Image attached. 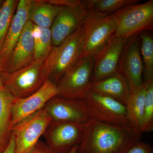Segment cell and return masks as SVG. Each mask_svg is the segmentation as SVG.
Returning <instances> with one entry per match:
<instances>
[{
  "mask_svg": "<svg viewBox=\"0 0 153 153\" xmlns=\"http://www.w3.org/2000/svg\"><path fill=\"white\" fill-rule=\"evenodd\" d=\"M141 137L142 134L131 127L109 124L91 117L84 124L76 153H126Z\"/></svg>",
  "mask_w": 153,
  "mask_h": 153,
  "instance_id": "obj_1",
  "label": "cell"
},
{
  "mask_svg": "<svg viewBox=\"0 0 153 153\" xmlns=\"http://www.w3.org/2000/svg\"><path fill=\"white\" fill-rule=\"evenodd\" d=\"M84 36L82 24L61 44L53 46L45 60L48 79L57 84L66 71L79 60Z\"/></svg>",
  "mask_w": 153,
  "mask_h": 153,
  "instance_id": "obj_2",
  "label": "cell"
},
{
  "mask_svg": "<svg viewBox=\"0 0 153 153\" xmlns=\"http://www.w3.org/2000/svg\"><path fill=\"white\" fill-rule=\"evenodd\" d=\"M45 59L33 60L28 66L13 72L2 73L4 86L15 98L27 97L44 85L49 76Z\"/></svg>",
  "mask_w": 153,
  "mask_h": 153,
  "instance_id": "obj_3",
  "label": "cell"
},
{
  "mask_svg": "<svg viewBox=\"0 0 153 153\" xmlns=\"http://www.w3.org/2000/svg\"><path fill=\"white\" fill-rule=\"evenodd\" d=\"M116 28L111 37L126 41L153 28V0L124 7L114 13Z\"/></svg>",
  "mask_w": 153,
  "mask_h": 153,
  "instance_id": "obj_4",
  "label": "cell"
},
{
  "mask_svg": "<svg viewBox=\"0 0 153 153\" xmlns=\"http://www.w3.org/2000/svg\"><path fill=\"white\" fill-rule=\"evenodd\" d=\"M83 25L84 39L79 59L94 58L115 31L116 23L114 15L100 13L91 9Z\"/></svg>",
  "mask_w": 153,
  "mask_h": 153,
  "instance_id": "obj_5",
  "label": "cell"
},
{
  "mask_svg": "<svg viewBox=\"0 0 153 153\" xmlns=\"http://www.w3.org/2000/svg\"><path fill=\"white\" fill-rule=\"evenodd\" d=\"M94 58H81L66 71L57 85L56 96L82 99L90 90Z\"/></svg>",
  "mask_w": 153,
  "mask_h": 153,
  "instance_id": "obj_6",
  "label": "cell"
},
{
  "mask_svg": "<svg viewBox=\"0 0 153 153\" xmlns=\"http://www.w3.org/2000/svg\"><path fill=\"white\" fill-rule=\"evenodd\" d=\"M52 119L44 108L25 118L11 127L16 153H29L44 134Z\"/></svg>",
  "mask_w": 153,
  "mask_h": 153,
  "instance_id": "obj_7",
  "label": "cell"
},
{
  "mask_svg": "<svg viewBox=\"0 0 153 153\" xmlns=\"http://www.w3.org/2000/svg\"><path fill=\"white\" fill-rule=\"evenodd\" d=\"M82 100L92 117L109 124L131 127L128 120L126 105L120 102L91 90Z\"/></svg>",
  "mask_w": 153,
  "mask_h": 153,
  "instance_id": "obj_8",
  "label": "cell"
},
{
  "mask_svg": "<svg viewBox=\"0 0 153 153\" xmlns=\"http://www.w3.org/2000/svg\"><path fill=\"white\" fill-rule=\"evenodd\" d=\"M84 127V124L52 120L43 136L53 152L68 153L81 143Z\"/></svg>",
  "mask_w": 153,
  "mask_h": 153,
  "instance_id": "obj_9",
  "label": "cell"
},
{
  "mask_svg": "<svg viewBox=\"0 0 153 153\" xmlns=\"http://www.w3.org/2000/svg\"><path fill=\"white\" fill-rule=\"evenodd\" d=\"M91 9L89 0L62 7L50 28L52 46L59 45L81 26Z\"/></svg>",
  "mask_w": 153,
  "mask_h": 153,
  "instance_id": "obj_10",
  "label": "cell"
},
{
  "mask_svg": "<svg viewBox=\"0 0 153 153\" xmlns=\"http://www.w3.org/2000/svg\"><path fill=\"white\" fill-rule=\"evenodd\" d=\"M137 36L126 41L118 66V71L125 78L131 93L139 90L144 84L143 66Z\"/></svg>",
  "mask_w": 153,
  "mask_h": 153,
  "instance_id": "obj_11",
  "label": "cell"
},
{
  "mask_svg": "<svg viewBox=\"0 0 153 153\" xmlns=\"http://www.w3.org/2000/svg\"><path fill=\"white\" fill-rule=\"evenodd\" d=\"M125 41L111 37L94 57L91 82L105 79L118 72V66Z\"/></svg>",
  "mask_w": 153,
  "mask_h": 153,
  "instance_id": "obj_12",
  "label": "cell"
},
{
  "mask_svg": "<svg viewBox=\"0 0 153 153\" xmlns=\"http://www.w3.org/2000/svg\"><path fill=\"white\" fill-rule=\"evenodd\" d=\"M52 120L86 123L92 117L82 99L52 97L44 106Z\"/></svg>",
  "mask_w": 153,
  "mask_h": 153,
  "instance_id": "obj_13",
  "label": "cell"
},
{
  "mask_svg": "<svg viewBox=\"0 0 153 153\" xmlns=\"http://www.w3.org/2000/svg\"><path fill=\"white\" fill-rule=\"evenodd\" d=\"M57 85L47 79L44 85L32 95L15 98L12 107L11 128L20 120L37 112L57 94Z\"/></svg>",
  "mask_w": 153,
  "mask_h": 153,
  "instance_id": "obj_14",
  "label": "cell"
},
{
  "mask_svg": "<svg viewBox=\"0 0 153 153\" xmlns=\"http://www.w3.org/2000/svg\"><path fill=\"white\" fill-rule=\"evenodd\" d=\"M31 0H20L4 41L0 49V67L2 72L7 69L12 52L19 41L26 23L29 21Z\"/></svg>",
  "mask_w": 153,
  "mask_h": 153,
  "instance_id": "obj_15",
  "label": "cell"
},
{
  "mask_svg": "<svg viewBox=\"0 0 153 153\" xmlns=\"http://www.w3.org/2000/svg\"><path fill=\"white\" fill-rule=\"evenodd\" d=\"M33 24L26 23L19 41L14 48L5 72L10 73L26 67L34 60V42Z\"/></svg>",
  "mask_w": 153,
  "mask_h": 153,
  "instance_id": "obj_16",
  "label": "cell"
},
{
  "mask_svg": "<svg viewBox=\"0 0 153 153\" xmlns=\"http://www.w3.org/2000/svg\"><path fill=\"white\" fill-rule=\"evenodd\" d=\"M90 90L108 96L125 105L131 94L125 78L118 71L105 79L91 82Z\"/></svg>",
  "mask_w": 153,
  "mask_h": 153,
  "instance_id": "obj_17",
  "label": "cell"
},
{
  "mask_svg": "<svg viewBox=\"0 0 153 153\" xmlns=\"http://www.w3.org/2000/svg\"><path fill=\"white\" fill-rule=\"evenodd\" d=\"M62 7L50 4L48 0H31L29 20L38 27L50 29Z\"/></svg>",
  "mask_w": 153,
  "mask_h": 153,
  "instance_id": "obj_18",
  "label": "cell"
},
{
  "mask_svg": "<svg viewBox=\"0 0 153 153\" xmlns=\"http://www.w3.org/2000/svg\"><path fill=\"white\" fill-rule=\"evenodd\" d=\"M148 85L144 83L140 89L131 93L125 104L127 118L130 124L133 128L140 133L142 125L146 91Z\"/></svg>",
  "mask_w": 153,
  "mask_h": 153,
  "instance_id": "obj_19",
  "label": "cell"
},
{
  "mask_svg": "<svg viewBox=\"0 0 153 153\" xmlns=\"http://www.w3.org/2000/svg\"><path fill=\"white\" fill-rule=\"evenodd\" d=\"M14 99L6 87H0V143L3 144H8L11 137L12 107Z\"/></svg>",
  "mask_w": 153,
  "mask_h": 153,
  "instance_id": "obj_20",
  "label": "cell"
},
{
  "mask_svg": "<svg viewBox=\"0 0 153 153\" xmlns=\"http://www.w3.org/2000/svg\"><path fill=\"white\" fill-rule=\"evenodd\" d=\"M33 35L34 42V60L45 59L53 47L50 28L33 25Z\"/></svg>",
  "mask_w": 153,
  "mask_h": 153,
  "instance_id": "obj_21",
  "label": "cell"
},
{
  "mask_svg": "<svg viewBox=\"0 0 153 153\" xmlns=\"http://www.w3.org/2000/svg\"><path fill=\"white\" fill-rule=\"evenodd\" d=\"M140 52L143 66V83H153V39L149 34L141 33Z\"/></svg>",
  "mask_w": 153,
  "mask_h": 153,
  "instance_id": "obj_22",
  "label": "cell"
},
{
  "mask_svg": "<svg viewBox=\"0 0 153 153\" xmlns=\"http://www.w3.org/2000/svg\"><path fill=\"white\" fill-rule=\"evenodd\" d=\"M19 2L18 0H6L0 8V49L4 41Z\"/></svg>",
  "mask_w": 153,
  "mask_h": 153,
  "instance_id": "obj_23",
  "label": "cell"
},
{
  "mask_svg": "<svg viewBox=\"0 0 153 153\" xmlns=\"http://www.w3.org/2000/svg\"><path fill=\"white\" fill-rule=\"evenodd\" d=\"M138 2L137 0H89L92 10L106 15L114 13L124 7Z\"/></svg>",
  "mask_w": 153,
  "mask_h": 153,
  "instance_id": "obj_24",
  "label": "cell"
},
{
  "mask_svg": "<svg viewBox=\"0 0 153 153\" xmlns=\"http://www.w3.org/2000/svg\"><path fill=\"white\" fill-rule=\"evenodd\" d=\"M153 130V83L149 84L146 91L144 109L142 125L140 130L141 134L151 132Z\"/></svg>",
  "mask_w": 153,
  "mask_h": 153,
  "instance_id": "obj_25",
  "label": "cell"
},
{
  "mask_svg": "<svg viewBox=\"0 0 153 153\" xmlns=\"http://www.w3.org/2000/svg\"><path fill=\"white\" fill-rule=\"evenodd\" d=\"M153 149L149 144L140 141L131 147L126 153H152Z\"/></svg>",
  "mask_w": 153,
  "mask_h": 153,
  "instance_id": "obj_26",
  "label": "cell"
},
{
  "mask_svg": "<svg viewBox=\"0 0 153 153\" xmlns=\"http://www.w3.org/2000/svg\"><path fill=\"white\" fill-rule=\"evenodd\" d=\"M29 153H54L47 146L46 143L39 140Z\"/></svg>",
  "mask_w": 153,
  "mask_h": 153,
  "instance_id": "obj_27",
  "label": "cell"
},
{
  "mask_svg": "<svg viewBox=\"0 0 153 153\" xmlns=\"http://www.w3.org/2000/svg\"><path fill=\"white\" fill-rule=\"evenodd\" d=\"M48 1L50 4L60 7L74 5L81 1L79 0H48Z\"/></svg>",
  "mask_w": 153,
  "mask_h": 153,
  "instance_id": "obj_28",
  "label": "cell"
},
{
  "mask_svg": "<svg viewBox=\"0 0 153 153\" xmlns=\"http://www.w3.org/2000/svg\"><path fill=\"white\" fill-rule=\"evenodd\" d=\"M2 153H16V144L13 137L12 135L7 148Z\"/></svg>",
  "mask_w": 153,
  "mask_h": 153,
  "instance_id": "obj_29",
  "label": "cell"
},
{
  "mask_svg": "<svg viewBox=\"0 0 153 153\" xmlns=\"http://www.w3.org/2000/svg\"><path fill=\"white\" fill-rule=\"evenodd\" d=\"M7 145L8 144H3L0 143V153H2L4 152Z\"/></svg>",
  "mask_w": 153,
  "mask_h": 153,
  "instance_id": "obj_30",
  "label": "cell"
},
{
  "mask_svg": "<svg viewBox=\"0 0 153 153\" xmlns=\"http://www.w3.org/2000/svg\"><path fill=\"white\" fill-rule=\"evenodd\" d=\"M2 71L1 70V67H0V87H2L4 86L3 85L2 77Z\"/></svg>",
  "mask_w": 153,
  "mask_h": 153,
  "instance_id": "obj_31",
  "label": "cell"
},
{
  "mask_svg": "<svg viewBox=\"0 0 153 153\" xmlns=\"http://www.w3.org/2000/svg\"><path fill=\"white\" fill-rule=\"evenodd\" d=\"M77 147L78 146L75 147L73 148V149L68 153H76V150H77Z\"/></svg>",
  "mask_w": 153,
  "mask_h": 153,
  "instance_id": "obj_32",
  "label": "cell"
},
{
  "mask_svg": "<svg viewBox=\"0 0 153 153\" xmlns=\"http://www.w3.org/2000/svg\"><path fill=\"white\" fill-rule=\"evenodd\" d=\"M152 153H153V152H152Z\"/></svg>",
  "mask_w": 153,
  "mask_h": 153,
  "instance_id": "obj_33",
  "label": "cell"
}]
</instances>
